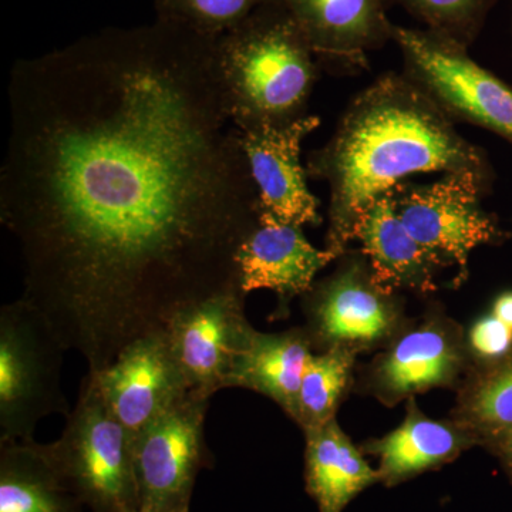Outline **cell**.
<instances>
[{
	"instance_id": "17",
	"label": "cell",
	"mask_w": 512,
	"mask_h": 512,
	"mask_svg": "<svg viewBox=\"0 0 512 512\" xmlns=\"http://www.w3.org/2000/svg\"><path fill=\"white\" fill-rule=\"evenodd\" d=\"M476 444L456 421L430 419L410 397L403 423L386 436L367 441L363 450L379 460L380 481L394 487L451 463Z\"/></svg>"
},
{
	"instance_id": "4",
	"label": "cell",
	"mask_w": 512,
	"mask_h": 512,
	"mask_svg": "<svg viewBox=\"0 0 512 512\" xmlns=\"http://www.w3.org/2000/svg\"><path fill=\"white\" fill-rule=\"evenodd\" d=\"M60 473L92 512L138 510L133 443L87 370L62 436L49 444Z\"/></svg>"
},
{
	"instance_id": "24",
	"label": "cell",
	"mask_w": 512,
	"mask_h": 512,
	"mask_svg": "<svg viewBox=\"0 0 512 512\" xmlns=\"http://www.w3.org/2000/svg\"><path fill=\"white\" fill-rule=\"evenodd\" d=\"M497 0H387L421 20L426 29L470 47L484 28Z\"/></svg>"
},
{
	"instance_id": "11",
	"label": "cell",
	"mask_w": 512,
	"mask_h": 512,
	"mask_svg": "<svg viewBox=\"0 0 512 512\" xmlns=\"http://www.w3.org/2000/svg\"><path fill=\"white\" fill-rule=\"evenodd\" d=\"M94 373L104 400L131 443L148 424L190 394L165 329L128 343L109 367Z\"/></svg>"
},
{
	"instance_id": "6",
	"label": "cell",
	"mask_w": 512,
	"mask_h": 512,
	"mask_svg": "<svg viewBox=\"0 0 512 512\" xmlns=\"http://www.w3.org/2000/svg\"><path fill=\"white\" fill-rule=\"evenodd\" d=\"M403 74L454 123L463 121L512 144V86L477 63L461 45L430 29L392 26Z\"/></svg>"
},
{
	"instance_id": "25",
	"label": "cell",
	"mask_w": 512,
	"mask_h": 512,
	"mask_svg": "<svg viewBox=\"0 0 512 512\" xmlns=\"http://www.w3.org/2000/svg\"><path fill=\"white\" fill-rule=\"evenodd\" d=\"M467 348L477 366L491 365L512 353V291L500 293L490 312L473 323Z\"/></svg>"
},
{
	"instance_id": "22",
	"label": "cell",
	"mask_w": 512,
	"mask_h": 512,
	"mask_svg": "<svg viewBox=\"0 0 512 512\" xmlns=\"http://www.w3.org/2000/svg\"><path fill=\"white\" fill-rule=\"evenodd\" d=\"M357 352L333 346L309 356L299 389L295 423L302 431L318 429L336 419L340 402L348 392Z\"/></svg>"
},
{
	"instance_id": "26",
	"label": "cell",
	"mask_w": 512,
	"mask_h": 512,
	"mask_svg": "<svg viewBox=\"0 0 512 512\" xmlns=\"http://www.w3.org/2000/svg\"><path fill=\"white\" fill-rule=\"evenodd\" d=\"M500 461L505 473L512 481V430L485 446Z\"/></svg>"
},
{
	"instance_id": "7",
	"label": "cell",
	"mask_w": 512,
	"mask_h": 512,
	"mask_svg": "<svg viewBox=\"0 0 512 512\" xmlns=\"http://www.w3.org/2000/svg\"><path fill=\"white\" fill-rule=\"evenodd\" d=\"M493 184L474 174H443L427 184L407 180L393 190L396 210L410 234L441 269L457 268L458 284L466 279L474 249L510 238L497 215L481 204Z\"/></svg>"
},
{
	"instance_id": "12",
	"label": "cell",
	"mask_w": 512,
	"mask_h": 512,
	"mask_svg": "<svg viewBox=\"0 0 512 512\" xmlns=\"http://www.w3.org/2000/svg\"><path fill=\"white\" fill-rule=\"evenodd\" d=\"M467 338L453 320L433 315L393 340L373 363L369 387L394 406L416 394L454 384L467 365Z\"/></svg>"
},
{
	"instance_id": "15",
	"label": "cell",
	"mask_w": 512,
	"mask_h": 512,
	"mask_svg": "<svg viewBox=\"0 0 512 512\" xmlns=\"http://www.w3.org/2000/svg\"><path fill=\"white\" fill-rule=\"evenodd\" d=\"M318 60L346 70L369 69V55L392 40L387 0H279Z\"/></svg>"
},
{
	"instance_id": "14",
	"label": "cell",
	"mask_w": 512,
	"mask_h": 512,
	"mask_svg": "<svg viewBox=\"0 0 512 512\" xmlns=\"http://www.w3.org/2000/svg\"><path fill=\"white\" fill-rule=\"evenodd\" d=\"M338 258L329 249L313 247L302 227L259 207L254 228L238 249L239 284L245 295L259 289L275 292L278 312H284L293 298L311 291L316 275Z\"/></svg>"
},
{
	"instance_id": "16",
	"label": "cell",
	"mask_w": 512,
	"mask_h": 512,
	"mask_svg": "<svg viewBox=\"0 0 512 512\" xmlns=\"http://www.w3.org/2000/svg\"><path fill=\"white\" fill-rule=\"evenodd\" d=\"M355 241L362 245L360 251L384 288L423 295L436 291L441 268L404 225L394 204L393 190L367 208L357 225Z\"/></svg>"
},
{
	"instance_id": "3",
	"label": "cell",
	"mask_w": 512,
	"mask_h": 512,
	"mask_svg": "<svg viewBox=\"0 0 512 512\" xmlns=\"http://www.w3.org/2000/svg\"><path fill=\"white\" fill-rule=\"evenodd\" d=\"M215 49L239 131L285 127L308 116L318 57L279 0L218 37Z\"/></svg>"
},
{
	"instance_id": "13",
	"label": "cell",
	"mask_w": 512,
	"mask_h": 512,
	"mask_svg": "<svg viewBox=\"0 0 512 512\" xmlns=\"http://www.w3.org/2000/svg\"><path fill=\"white\" fill-rule=\"evenodd\" d=\"M319 126V117L308 114L289 126L241 131L259 207L302 228L322 224L320 202L309 190L308 171L301 160L303 141Z\"/></svg>"
},
{
	"instance_id": "1",
	"label": "cell",
	"mask_w": 512,
	"mask_h": 512,
	"mask_svg": "<svg viewBox=\"0 0 512 512\" xmlns=\"http://www.w3.org/2000/svg\"><path fill=\"white\" fill-rule=\"evenodd\" d=\"M215 43L157 18L10 73L0 221L22 298L93 372L185 306L241 286L259 197Z\"/></svg>"
},
{
	"instance_id": "27",
	"label": "cell",
	"mask_w": 512,
	"mask_h": 512,
	"mask_svg": "<svg viewBox=\"0 0 512 512\" xmlns=\"http://www.w3.org/2000/svg\"><path fill=\"white\" fill-rule=\"evenodd\" d=\"M511 3V43H512V0H510Z\"/></svg>"
},
{
	"instance_id": "2",
	"label": "cell",
	"mask_w": 512,
	"mask_h": 512,
	"mask_svg": "<svg viewBox=\"0 0 512 512\" xmlns=\"http://www.w3.org/2000/svg\"><path fill=\"white\" fill-rule=\"evenodd\" d=\"M308 177L329 187L326 247L355 241L367 208L420 174H474L494 181L487 153L403 73H384L357 93L332 137L309 154Z\"/></svg>"
},
{
	"instance_id": "5",
	"label": "cell",
	"mask_w": 512,
	"mask_h": 512,
	"mask_svg": "<svg viewBox=\"0 0 512 512\" xmlns=\"http://www.w3.org/2000/svg\"><path fill=\"white\" fill-rule=\"evenodd\" d=\"M45 318L25 299L0 309V443L33 440L39 421L63 414V353Z\"/></svg>"
},
{
	"instance_id": "21",
	"label": "cell",
	"mask_w": 512,
	"mask_h": 512,
	"mask_svg": "<svg viewBox=\"0 0 512 512\" xmlns=\"http://www.w3.org/2000/svg\"><path fill=\"white\" fill-rule=\"evenodd\" d=\"M453 420L483 446L512 430V353L476 366L458 394Z\"/></svg>"
},
{
	"instance_id": "10",
	"label": "cell",
	"mask_w": 512,
	"mask_h": 512,
	"mask_svg": "<svg viewBox=\"0 0 512 512\" xmlns=\"http://www.w3.org/2000/svg\"><path fill=\"white\" fill-rule=\"evenodd\" d=\"M245 293L231 286L185 306L165 332L190 392L211 399L229 389L238 357L255 329L245 316Z\"/></svg>"
},
{
	"instance_id": "19",
	"label": "cell",
	"mask_w": 512,
	"mask_h": 512,
	"mask_svg": "<svg viewBox=\"0 0 512 512\" xmlns=\"http://www.w3.org/2000/svg\"><path fill=\"white\" fill-rule=\"evenodd\" d=\"M305 434L306 491L319 512H343L353 500L380 481L362 451L333 419Z\"/></svg>"
},
{
	"instance_id": "18",
	"label": "cell",
	"mask_w": 512,
	"mask_h": 512,
	"mask_svg": "<svg viewBox=\"0 0 512 512\" xmlns=\"http://www.w3.org/2000/svg\"><path fill=\"white\" fill-rule=\"evenodd\" d=\"M312 349L306 328L282 333L255 330L248 348L238 357L229 387L264 394L295 421L302 376Z\"/></svg>"
},
{
	"instance_id": "8",
	"label": "cell",
	"mask_w": 512,
	"mask_h": 512,
	"mask_svg": "<svg viewBox=\"0 0 512 512\" xmlns=\"http://www.w3.org/2000/svg\"><path fill=\"white\" fill-rule=\"evenodd\" d=\"M338 261L332 274L302 296L312 346H345L359 353L390 342L402 326L399 295L376 281L362 251L348 249Z\"/></svg>"
},
{
	"instance_id": "28",
	"label": "cell",
	"mask_w": 512,
	"mask_h": 512,
	"mask_svg": "<svg viewBox=\"0 0 512 512\" xmlns=\"http://www.w3.org/2000/svg\"><path fill=\"white\" fill-rule=\"evenodd\" d=\"M131 512H144V511H141V510H136V511H131Z\"/></svg>"
},
{
	"instance_id": "9",
	"label": "cell",
	"mask_w": 512,
	"mask_h": 512,
	"mask_svg": "<svg viewBox=\"0 0 512 512\" xmlns=\"http://www.w3.org/2000/svg\"><path fill=\"white\" fill-rule=\"evenodd\" d=\"M210 402L190 392L134 439L138 510L190 512L198 474L214 466L204 436Z\"/></svg>"
},
{
	"instance_id": "20",
	"label": "cell",
	"mask_w": 512,
	"mask_h": 512,
	"mask_svg": "<svg viewBox=\"0 0 512 512\" xmlns=\"http://www.w3.org/2000/svg\"><path fill=\"white\" fill-rule=\"evenodd\" d=\"M57 468L49 444L0 443V512H84Z\"/></svg>"
},
{
	"instance_id": "23",
	"label": "cell",
	"mask_w": 512,
	"mask_h": 512,
	"mask_svg": "<svg viewBox=\"0 0 512 512\" xmlns=\"http://www.w3.org/2000/svg\"><path fill=\"white\" fill-rule=\"evenodd\" d=\"M274 0H156L157 18L218 39Z\"/></svg>"
}]
</instances>
